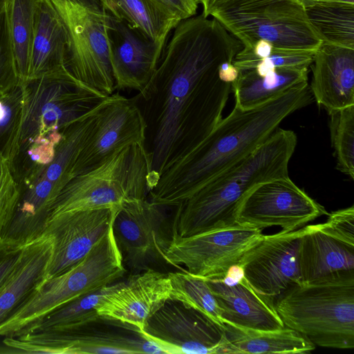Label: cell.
Returning <instances> with one entry per match:
<instances>
[{
  "label": "cell",
  "instance_id": "cell-39",
  "mask_svg": "<svg viewBox=\"0 0 354 354\" xmlns=\"http://www.w3.org/2000/svg\"><path fill=\"white\" fill-rule=\"evenodd\" d=\"M319 229L326 234L347 244L354 245V206L328 214Z\"/></svg>",
  "mask_w": 354,
  "mask_h": 354
},
{
  "label": "cell",
  "instance_id": "cell-32",
  "mask_svg": "<svg viewBox=\"0 0 354 354\" xmlns=\"http://www.w3.org/2000/svg\"><path fill=\"white\" fill-rule=\"evenodd\" d=\"M305 10L322 41L354 49V6H314Z\"/></svg>",
  "mask_w": 354,
  "mask_h": 354
},
{
  "label": "cell",
  "instance_id": "cell-17",
  "mask_svg": "<svg viewBox=\"0 0 354 354\" xmlns=\"http://www.w3.org/2000/svg\"><path fill=\"white\" fill-rule=\"evenodd\" d=\"M165 209L147 198L126 200L118 209L113 232L129 264L136 267L149 258L162 257L169 239L165 232Z\"/></svg>",
  "mask_w": 354,
  "mask_h": 354
},
{
  "label": "cell",
  "instance_id": "cell-7",
  "mask_svg": "<svg viewBox=\"0 0 354 354\" xmlns=\"http://www.w3.org/2000/svg\"><path fill=\"white\" fill-rule=\"evenodd\" d=\"M210 16L250 50L259 39L277 48L310 51L322 43L298 0H227Z\"/></svg>",
  "mask_w": 354,
  "mask_h": 354
},
{
  "label": "cell",
  "instance_id": "cell-33",
  "mask_svg": "<svg viewBox=\"0 0 354 354\" xmlns=\"http://www.w3.org/2000/svg\"><path fill=\"white\" fill-rule=\"evenodd\" d=\"M167 274L171 284V299L181 301L225 328L216 299L205 278L186 270Z\"/></svg>",
  "mask_w": 354,
  "mask_h": 354
},
{
  "label": "cell",
  "instance_id": "cell-37",
  "mask_svg": "<svg viewBox=\"0 0 354 354\" xmlns=\"http://www.w3.org/2000/svg\"><path fill=\"white\" fill-rule=\"evenodd\" d=\"M315 51L273 48L267 57L257 61L252 69L263 75L277 68H308Z\"/></svg>",
  "mask_w": 354,
  "mask_h": 354
},
{
  "label": "cell",
  "instance_id": "cell-31",
  "mask_svg": "<svg viewBox=\"0 0 354 354\" xmlns=\"http://www.w3.org/2000/svg\"><path fill=\"white\" fill-rule=\"evenodd\" d=\"M38 0H8L6 6L9 35L21 81L27 80Z\"/></svg>",
  "mask_w": 354,
  "mask_h": 354
},
{
  "label": "cell",
  "instance_id": "cell-27",
  "mask_svg": "<svg viewBox=\"0 0 354 354\" xmlns=\"http://www.w3.org/2000/svg\"><path fill=\"white\" fill-rule=\"evenodd\" d=\"M308 82V68H277L260 75L254 69L239 71L231 84L235 104L250 110Z\"/></svg>",
  "mask_w": 354,
  "mask_h": 354
},
{
  "label": "cell",
  "instance_id": "cell-45",
  "mask_svg": "<svg viewBox=\"0 0 354 354\" xmlns=\"http://www.w3.org/2000/svg\"><path fill=\"white\" fill-rule=\"evenodd\" d=\"M8 2V0H0V11L6 7Z\"/></svg>",
  "mask_w": 354,
  "mask_h": 354
},
{
  "label": "cell",
  "instance_id": "cell-18",
  "mask_svg": "<svg viewBox=\"0 0 354 354\" xmlns=\"http://www.w3.org/2000/svg\"><path fill=\"white\" fill-rule=\"evenodd\" d=\"M205 279L216 299L224 324L258 330L285 326L277 312L274 299L257 291L245 277L239 263L221 277Z\"/></svg>",
  "mask_w": 354,
  "mask_h": 354
},
{
  "label": "cell",
  "instance_id": "cell-23",
  "mask_svg": "<svg viewBox=\"0 0 354 354\" xmlns=\"http://www.w3.org/2000/svg\"><path fill=\"white\" fill-rule=\"evenodd\" d=\"M52 240L43 235L23 247L20 259L0 290V327L8 321L48 278Z\"/></svg>",
  "mask_w": 354,
  "mask_h": 354
},
{
  "label": "cell",
  "instance_id": "cell-40",
  "mask_svg": "<svg viewBox=\"0 0 354 354\" xmlns=\"http://www.w3.org/2000/svg\"><path fill=\"white\" fill-rule=\"evenodd\" d=\"M23 247L0 242V290L17 265Z\"/></svg>",
  "mask_w": 354,
  "mask_h": 354
},
{
  "label": "cell",
  "instance_id": "cell-6",
  "mask_svg": "<svg viewBox=\"0 0 354 354\" xmlns=\"http://www.w3.org/2000/svg\"><path fill=\"white\" fill-rule=\"evenodd\" d=\"M149 177L145 145L123 147L67 183L54 201L49 218L66 212L120 207L126 200L146 198Z\"/></svg>",
  "mask_w": 354,
  "mask_h": 354
},
{
  "label": "cell",
  "instance_id": "cell-10",
  "mask_svg": "<svg viewBox=\"0 0 354 354\" xmlns=\"http://www.w3.org/2000/svg\"><path fill=\"white\" fill-rule=\"evenodd\" d=\"M262 236V230L237 223L187 236L171 233L162 258L173 266H184L194 275L219 277L239 263Z\"/></svg>",
  "mask_w": 354,
  "mask_h": 354
},
{
  "label": "cell",
  "instance_id": "cell-16",
  "mask_svg": "<svg viewBox=\"0 0 354 354\" xmlns=\"http://www.w3.org/2000/svg\"><path fill=\"white\" fill-rule=\"evenodd\" d=\"M119 207L70 211L50 217L43 234L52 240L47 277L62 274L84 259L112 226Z\"/></svg>",
  "mask_w": 354,
  "mask_h": 354
},
{
  "label": "cell",
  "instance_id": "cell-1",
  "mask_svg": "<svg viewBox=\"0 0 354 354\" xmlns=\"http://www.w3.org/2000/svg\"><path fill=\"white\" fill-rule=\"evenodd\" d=\"M169 37L150 80L132 97L147 124L149 190L222 119L231 84L219 79L218 67L243 48L216 19L202 14L180 21Z\"/></svg>",
  "mask_w": 354,
  "mask_h": 354
},
{
  "label": "cell",
  "instance_id": "cell-19",
  "mask_svg": "<svg viewBox=\"0 0 354 354\" xmlns=\"http://www.w3.org/2000/svg\"><path fill=\"white\" fill-rule=\"evenodd\" d=\"M171 299L167 273L147 269L120 282L97 306L100 317L121 322L140 330L148 319Z\"/></svg>",
  "mask_w": 354,
  "mask_h": 354
},
{
  "label": "cell",
  "instance_id": "cell-12",
  "mask_svg": "<svg viewBox=\"0 0 354 354\" xmlns=\"http://www.w3.org/2000/svg\"><path fill=\"white\" fill-rule=\"evenodd\" d=\"M326 214L323 206L287 176L262 183L248 192L236 207L234 221L261 230L279 226L290 232Z\"/></svg>",
  "mask_w": 354,
  "mask_h": 354
},
{
  "label": "cell",
  "instance_id": "cell-11",
  "mask_svg": "<svg viewBox=\"0 0 354 354\" xmlns=\"http://www.w3.org/2000/svg\"><path fill=\"white\" fill-rule=\"evenodd\" d=\"M96 322L72 328L7 337L3 343L18 352L28 353H164L132 326L112 330L107 326L95 327Z\"/></svg>",
  "mask_w": 354,
  "mask_h": 354
},
{
  "label": "cell",
  "instance_id": "cell-28",
  "mask_svg": "<svg viewBox=\"0 0 354 354\" xmlns=\"http://www.w3.org/2000/svg\"><path fill=\"white\" fill-rule=\"evenodd\" d=\"M113 18L123 21L164 49L168 37L180 22L152 0H98Z\"/></svg>",
  "mask_w": 354,
  "mask_h": 354
},
{
  "label": "cell",
  "instance_id": "cell-44",
  "mask_svg": "<svg viewBox=\"0 0 354 354\" xmlns=\"http://www.w3.org/2000/svg\"><path fill=\"white\" fill-rule=\"evenodd\" d=\"M225 1L227 0H196L198 5L201 6V14L205 17H209L212 10Z\"/></svg>",
  "mask_w": 354,
  "mask_h": 354
},
{
  "label": "cell",
  "instance_id": "cell-22",
  "mask_svg": "<svg viewBox=\"0 0 354 354\" xmlns=\"http://www.w3.org/2000/svg\"><path fill=\"white\" fill-rule=\"evenodd\" d=\"M17 183L19 196L1 241L24 247L43 236L50 208L60 190L42 174Z\"/></svg>",
  "mask_w": 354,
  "mask_h": 354
},
{
  "label": "cell",
  "instance_id": "cell-15",
  "mask_svg": "<svg viewBox=\"0 0 354 354\" xmlns=\"http://www.w3.org/2000/svg\"><path fill=\"white\" fill-rule=\"evenodd\" d=\"M306 227L263 234L244 254L239 264L259 293L274 299L301 283L299 247Z\"/></svg>",
  "mask_w": 354,
  "mask_h": 354
},
{
  "label": "cell",
  "instance_id": "cell-36",
  "mask_svg": "<svg viewBox=\"0 0 354 354\" xmlns=\"http://www.w3.org/2000/svg\"><path fill=\"white\" fill-rule=\"evenodd\" d=\"M21 82L10 38L6 7L0 11V93L10 91Z\"/></svg>",
  "mask_w": 354,
  "mask_h": 354
},
{
  "label": "cell",
  "instance_id": "cell-9",
  "mask_svg": "<svg viewBox=\"0 0 354 354\" xmlns=\"http://www.w3.org/2000/svg\"><path fill=\"white\" fill-rule=\"evenodd\" d=\"M125 272L111 226L79 263L47 278L27 301L25 311L32 319L39 318L70 300L112 284Z\"/></svg>",
  "mask_w": 354,
  "mask_h": 354
},
{
  "label": "cell",
  "instance_id": "cell-41",
  "mask_svg": "<svg viewBox=\"0 0 354 354\" xmlns=\"http://www.w3.org/2000/svg\"><path fill=\"white\" fill-rule=\"evenodd\" d=\"M171 17L180 21L196 15L198 7L196 0H152Z\"/></svg>",
  "mask_w": 354,
  "mask_h": 354
},
{
  "label": "cell",
  "instance_id": "cell-26",
  "mask_svg": "<svg viewBox=\"0 0 354 354\" xmlns=\"http://www.w3.org/2000/svg\"><path fill=\"white\" fill-rule=\"evenodd\" d=\"M227 342L222 354L307 353L315 345L296 330L284 326L274 330H258L225 324Z\"/></svg>",
  "mask_w": 354,
  "mask_h": 354
},
{
  "label": "cell",
  "instance_id": "cell-14",
  "mask_svg": "<svg viewBox=\"0 0 354 354\" xmlns=\"http://www.w3.org/2000/svg\"><path fill=\"white\" fill-rule=\"evenodd\" d=\"M147 124L132 98L114 92L99 109L74 168V177L123 147L145 145Z\"/></svg>",
  "mask_w": 354,
  "mask_h": 354
},
{
  "label": "cell",
  "instance_id": "cell-13",
  "mask_svg": "<svg viewBox=\"0 0 354 354\" xmlns=\"http://www.w3.org/2000/svg\"><path fill=\"white\" fill-rule=\"evenodd\" d=\"M164 353L222 354L223 328L180 301L168 299L138 330Z\"/></svg>",
  "mask_w": 354,
  "mask_h": 354
},
{
  "label": "cell",
  "instance_id": "cell-43",
  "mask_svg": "<svg viewBox=\"0 0 354 354\" xmlns=\"http://www.w3.org/2000/svg\"><path fill=\"white\" fill-rule=\"evenodd\" d=\"M304 8L331 5L354 6V0H298Z\"/></svg>",
  "mask_w": 354,
  "mask_h": 354
},
{
  "label": "cell",
  "instance_id": "cell-21",
  "mask_svg": "<svg viewBox=\"0 0 354 354\" xmlns=\"http://www.w3.org/2000/svg\"><path fill=\"white\" fill-rule=\"evenodd\" d=\"M310 89L328 112L354 105V49L322 41L310 66Z\"/></svg>",
  "mask_w": 354,
  "mask_h": 354
},
{
  "label": "cell",
  "instance_id": "cell-30",
  "mask_svg": "<svg viewBox=\"0 0 354 354\" xmlns=\"http://www.w3.org/2000/svg\"><path fill=\"white\" fill-rule=\"evenodd\" d=\"M102 103L64 130L62 138L55 149L54 158L43 171L42 175L60 191L74 177L75 163Z\"/></svg>",
  "mask_w": 354,
  "mask_h": 354
},
{
  "label": "cell",
  "instance_id": "cell-3",
  "mask_svg": "<svg viewBox=\"0 0 354 354\" xmlns=\"http://www.w3.org/2000/svg\"><path fill=\"white\" fill-rule=\"evenodd\" d=\"M23 82L24 104L11 164L17 181L41 174L52 162L64 130L109 96L79 81L67 68Z\"/></svg>",
  "mask_w": 354,
  "mask_h": 354
},
{
  "label": "cell",
  "instance_id": "cell-5",
  "mask_svg": "<svg viewBox=\"0 0 354 354\" xmlns=\"http://www.w3.org/2000/svg\"><path fill=\"white\" fill-rule=\"evenodd\" d=\"M278 297L275 308L285 326L315 346L354 348V271L296 284Z\"/></svg>",
  "mask_w": 354,
  "mask_h": 354
},
{
  "label": "cell",
  "instance_id": "cell-25",
  "mask_svg": "<svg viewBox=\"0 0 354 354\" xmlns=\"http://www.w3.org/2000/svg\"><path fill=\"white\" fill-rule=\"evenodd\" d=\"M66 37L61 19L46 1L38 0L27 80L66 68Z\"/></svg>",
  "mask_w": 354,
  "mask_h": 354
},
{
  "label": "cell",
  "instance_id": "cell-35",
  "mask_svg": "<svg viewBox=\"0 0 354 354\" xmlns=\"http://www.w3.org/2000/svg\"><path fill=\"white\" fill-rule=\"evenodd\" d=\"M337 169L354 179V105L328 111Z\"/></svg>",
  "mask_w": 354,
  "mask_h": 354
},
{
  "label": "cell",
  "instance_id": "cell-42",
  "mask_svg": "<svg viewBox=\"0 0 354 354\" xmlns=\"http://www.w3.org/2000/svg\"><path fill=\"white\" fill-rule=\"evenodd\" d=\"M218 74L222 82L232 84L238 77L239 70L233 64L232 62L225 61L220 64Z\"/></svg>",
  "mask_w": 354,
  "mask_h": 354
},
{
  "label": "cell",
  "instance_id": "cell-38",
  "mask_svg": "<svg viewBox=\"0 0 354 354\" xmlns=\"http://www.w3.org/2000/svg\"><path fill=\"white\" fill-rule=\"evenodd\" d=\"M19 196V187L8 159L0 152V242Z\"/></svg>",
  "mask_w": 354,
  "mask_h": 354
},
{
  "label": "cell",
  "instance_id": "cell-34",
  "mask_svg": "<svg viewBox=\"0 0 354 354\" xmlns=\"http://www.w3.org/2000/svg\"><path fill=\"white\" fill-rule=\"evenodd\" d=\"M24 97L23 82L10 91L0 93V152L10 165L16 155Z\"/></svg>",
  "mask_w": 354,
  "mask_h": 354
},
{
  "label": "cell",
  "instance_id": "cell-24",
  "mask_svg": "<svg viewBox=\"0 0 354 354\" xmlns=\"http://www.w3.org/2000/svg\"><path fill=\"white\" fill-rule=\"evenodd\" d=\"M299 262L301 283L354 271V245L322 232L319 224L307 225L300 239Z\"/></svg>",
  "mask_w": 354,
  "mask_h": 354
},
{
  "label": "cell",
  "instance_id": "cell-8",
  "mask_svg": "<svg viewBox=\"0 0 354 354\" xmlns=\"http://www.w3.org/2000/svg\"><path fill=\"white\" fill-rule=\"evenodd\" d=\"M66 37V66L79 81L105 95L115 91L110 61L112 17L98 0H45Z\"/></svg>",
  "mask_w": 354,
  "mask_h": 354
},
{
  "label": "cell",
  "instance_id": "cell-4",
  "mask_svg": "<svg viewBox=\"0 0 354 354\" xmlns=\"http://www.w3.org/2000/svg\"><path fill=\"white\" fill-rule=\"evenodd\" d=\"M297 145L292 131L277 128L251 154L223 171L176 206L172 232L187 236L236 223L244 196L258 185L288 176Z\"/></svg>",
  "mask_w": 354,
  "mask_h": 354
},
{
  "label": "cell",
  "instance_id": "cell-2",
  "mask_svg": "<svg viewBox=\"0 0 354 354\" xmlns=\"http://www.w3.org/2000/svg\"><path fill=\"white\" fill-rule=\"evenodd\" d=\"M307 82L250 110L230 113L191 151L169 165L148 193L149 200L176 207L211 179L255 151L289 115L311 103Z\"/></svg>",
  "mask_w": 354,
  "mask_h": 354
},
{
  "label": "cell",
  "instance_id": "cell-20",
  "mask_svg": "<svg viewBox=\"0 0 354 354\" xmlns=\"http://www.w3.org/2000/svg\"><path fill=\"white\" fill-rule=\"evenodd\" d=\"M162 51L128 24L112 17L110 61L115 91H140L152 77Z\"/></svg>",
  "mask_w": 354,
  "mask_h": 354
},
{
  "label": "cell",
  "instance_id": "cell-29",
  "mask_svg": "<svg viewBox=\"0 0 354 354\" xmlns=\"http://www.w3.org/2000/svg\"><path fill=\"white\" fill-rule=\"evenodd\" d=\"M120 283L111 284L70 300L26 325L14 337L28 332L72 328L96 322L100 318L96 309L97 304Z\"/></svg>",
  "mask_w": 354,
  "mask_h": 354
}]
</instances>
